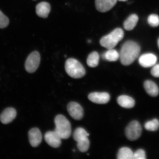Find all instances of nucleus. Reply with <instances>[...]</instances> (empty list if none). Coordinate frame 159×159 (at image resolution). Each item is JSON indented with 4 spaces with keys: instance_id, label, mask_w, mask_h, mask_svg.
I'll list each match as a JSON object with an SVG mask.
<instances>
[{
    "instance_id": "obj_1",
    "label": "nucleus",
    "mask_w": 159,
    "mask_h": 159,
    "mask_svg": "<svg viewBox=\"0 0 159 159\" xmlns=\"http://www.w3.org/2000/svg\"><path fill=\"white\" fill-rule=\"evenodd\" d=\"M140 47L134 41H129L125 43L121 48L119 58L123 65L128 66L134 62L139 56Z\"/></svg>"
},
{
    "instance_id": "obj_2",
    "label": "nucleus",
    "mask_w": 159,
    "mask_h": 159,
    "mask_svg": "<svg viewBox=\"0 0 159 159\" xmlns=\"http://www.w3.org/2000/svg\"><path fill=\"white\" fill-rule=\"evenodd\" d=\"M55 131L61 139H66L71 134V125L68 119L62 115H58L55 117Z\"/></svg>"
},
{
    "instance_id": "obj_3",
    "label": "nucleus",
    "mask_w": 159,
    "mask_h": 159,
    "mask_svg": "<svg viewBox=\"0 0 159 159\" xmlns=\"http://www.w3.org/2000/svg\"><path fill=\"white\" fill-rule=\"evenodd\" d=\"M122 29H115L108 34L104 36L100 40V45L107 49H113L124 37Z\"/></svg>"
},
{
    "instance_id": "obj_4",
    "label": "nucleus",
    "mask_w": 159,
    "mask_h": 159,
    "mask_svg": "<svg viewBox=\"0 0 159 159\" xmlns=\"http://www.w3.org/2000/svg\"><path fill=\"white\" fill-rule=\"evenodd\" d=\"M65 69L67 75L74 79H79L84 76L85 70L79 61L74 58H69L66 61Z\"/></svg>"
},
{
    "instance_id": "obj_5",
    "label": "nucleus",
    "mask_w": 159,
    "mask_h": 159,
    "mask_svg": "<svg viewBox=\"0 0 159 159\" xmlns=\"http://www.w3.org/2000/svg\"><path fill=\"white\" fill-rule=\"evenodd\" d=\"M142 128L138 121L134 120L129 123L125 129V134L129 140L134 141L140 138Z\"/></svg>"
},
{
    "instance_id": "obj_6",
    "label": "nucleus",
    "mask_w": 159,
    "mask_h": 159,
    "mask_svg": "<svg viewBox=\"0 0 159 159\" xmlns=\"http://www.w3.org/2000/svg\"><path fill=\"white\" fill-rule=\"evenodd\" d=\"M41 57L38 52H32L26 60L25 67L26 70L29 73H33L36 71L40 62Z\"/></svg>"
},
{
    "instance_id": "obj_7",
    "label": "nucleus",
    "mask_w": 159,
    "mask_h": 159,
    "mask_svg": "<svg viewBox=\"0 0 159 159\" xmlns=\"http://www.w3.org/2000/svg\"><path fill=\"white\" fill-rule=\"evenodd\" d=\"M67 110L70 116L75 120H80L83 118L84 111L79 103L75 102H69L67 105Z\"/></svg>"
},
{
    "instance_id": "obj_8",
    "label": "nucleus",
    "mask_w": 159,
    "mask_h": 159,
    "mask_svg": "<svg viewBox=\"0 0 159 159\" xmlns=\"http://www.w3.org/2000/svg\"><path fill=\"white\" fill-rule=\"evenodd\" d=\"M89 100L97 104H105L108 103L110 99V95L107 92H93L88 96Z\"/></svg>"
},
{
    "instance_id": "obj_9",
    "label": "nucleus",
    "mask_w": 159,
    "mask_h": 159,
    "mask_svg": "<svg viewBox=\"0 0 159 159\" xmlns=\"http://www.w3.org/2000/svg\"><path fill=\"white\" fill-rule=\"evenodd\" d=\"M61 138L55 131H49L45 135V139L48 144L52 148H57L61 146Z\"/></svg>"
},
{
    "instance_id": "obj_10",
    "label": "nucleus",
    "mask_w": 159,
    "mask_h": 159,
    "mask_svg": "<svg viewBox=\"0 0 159 159\" xmlns=\"http://www.w3.org/2000/svg\"><path fill=\"white\" fill-rule=\"evenodd\" d=\"M117 1L118 0H95V7L101 12H106L114 7Z\"/></svg>"
},
{
    "instance_id": "obj_11",
    "label": "nucleus",
    "mask_w": 159,
    "mask_h": 159,
    "mask_svg": "<svg viewBox=\"0 0 159 159\" xmlns=\"http://www.w3.org/2000/svg\"><path fill=\"white\" fill-rule=\"evenodd\" d=\"M30 144L34 148L38 146L42 140V135L41 131L37 128H33L29 133Z\"/></svg>"
},
{
    "instance_id": "obj_12",
    "label": "nucleus",
    "mask_w": 159,
    "mask_h": 159,
    "mask_svg": "<svg viewBox=\"0 0 159 159\" xmlns=\"http://www.w3.org/2000/svg\"><path fill=\"white\" fill-rule=\"evenodd\" d=\"M157 59L156 56L152 53H146L139 57V62L143 67H149L156 64Z\"/></svg>"
},
{
    "instance_id": "obj_13",
    "label": "nucleus",
    "mask_w": 159,
    "mask_h": 159,
    "mask_svg": "<svg viewBox=\"0 0 159 159\" xmlns=\"http://www.w3.org/2000/svg\"><path fill=\"white\" fill-rule=\"evenodd\" d=\"M16 111L13 108L5 109L0 115V120L3 124H7L11 122L16 116Z\"/></svg>"
},
{
    "instance_id": "obj_14",
    "label": "nucleus",
    "mask_w": 159,
    "mask_h": 159,
    "mask_svg": "<svg viewBox=\"0 0 159 159\" xmlns=\"http://www.w3.org/2000/svg\"><path fill=\"white\" fill-rule=\"evenodd\" d=\"M51 11V6L48 3L46 2H41L36 7V12L39 17L46 18Z\"/></svg>"
},
{
    "instance_id": "obj_15",
    "label": "nucleus",
    "mask_w": 159,
    "mask_h": 159,
    "mask_svg": "<svg viewBox=\"0 0 159 159\" xmlns=\"http://www.w3.org/2000/svg\"><path fill=\"white\" fill-rule=\"evenodd\" d=\"M117 102L121 107L126 108H132L134 107L135 104L134 98L126 95L119 96L117 99Z\"/></svg>"
},
{
    "instance_id": "obj_16",
    "label": "nucleus",
    "mask_w": 159,
    "mask_h": 159,
    "mask_svg": "<svg viewBox=\"0 0 159 159\" xmlns=\"http://www.w3.org/2000/svg\"><path fill=\"white\" fill-rule=\"evenodd\" d=\"M144 85L145 90L148 95L153 97L157 96L159 92L158 87L153 81L146 80L145 81Z\"/></svg>"
},
{
    "instance_id": "obj_17",
    "label": "nucleus",
    "mask_w": 159,
    "mask_h": 159,
    "mask_svg": "<svg viewBox=\"0 0 159 159\" xmlns=\"http://www.w3.org/2000/svg\"><path fill=\"white\" fill-rule=\"evenodd\" d=\"M138 20V16L136 15H131L124 22V28L127 30H131L136 26Z\"/></svg>"
},
{
    "instance_id": "obj_18",
    "label": "nucleus",
    "mask_w": 159,
    "mask_h": 159,
    "mask_svg": "<svg viewBox=\"0 0 159 159\" xmlns=\"http://www.w3.org/2000/svg\"><path fill=\"white\" fill-rule=\"evenodd\" d=\"M103 59L109 61H116L119 58V53L116 50L113 49H108V50L103 53Z\"/></svg>"
},
{
    "instance_id": "obj_19",
    "label": "nucleus",
    "mask_w": 159,
    "mask_h": 159,
    "mask_svg": "<svg viewBox=\"0 0 159 159\" xmlns=\"http://www.w3.org/2000/svg\"><path fill=\"white\" fill-rule=\"evenodd\" d=\"M134 152L128 147H123L119 151L117 154L118 159H133Z\"/></svg>"
},
{
    "instance_id": "obj_20",
    "label": "nucleus",
    "mask_w": 159,
    "mask_h": 159,
    "mask_svg": "<svg viewBox=\"0 0 159 159\" xmlns=\"http://www.w3.org/2000/svg\"><path fill=\"white\" fill-rule=\"evenodd\" d=\"M99 59L98 53L96 51L93 52L89 54L87 57V64L89 67H96L98 64Z\"/></svg>"
},
{
    "instance_id": "obj_21",
    "label": "nucleus",
    "mask_w": 159,
    "mask_h": 159,
    "mask_svg": "<svg viewBox=\"0 0 159 159\" xmlns=\"http://www.w3.org/2000/svg\"><path fill=\"white\" fill-rule=\"evenodd\" d=\"M144 127L147 130L155 131L157 130L159 128V120L155 118L152 120L148 121L145 123Z\"/></svg>"
},
{
    "instance_id": "obj_22",
    "label": "nucleus",
    "mask_w": 159,
    "mask_h": 159,
    "mask_svg": "<svg viewBox=\"0 0 159 159\" xmlns=\"http://www.w3.org/2000/svg\"><path fill=\"white\" fill-rule=\"evenodd\" d=\"M89 134L84 129L82 128H77L73 134V137L74 140L76 141L79 139L89 136Z\"/></svg>"
},
{
    "instance_id": "obj_23",
    "label": "nucleus",
    "mask_w": 159,
    "mask_h": 159,
    "mask_svg": "<svg viewBox=\"0 0 159 159\" xmlns=\"http://www.w3.org/2000/svg\"><path fill=\"white\" fill-rule=\"evenodd\" d=\"M149 24L153 27H157L159 25V17L158 15L152 14L148 18Z\"/></svg>"
},
{
    "instance_id": "obj_24",
    "label": "nucleus",
    "mask_w": 159,
    "mask_h": 159,
    "mask_svg": "<svg viewBox=\"0 0 159 159\" xmlns=\"http://www.w3.org/2000/svg\"><path fill=\"white\" fill-rule=\"evenodd\" d=\"M9 20L7 16L0 11V29H4L8 25Z\"/></svg>"
},
{
    "instance_id": "obj_25",
    "label": "nucleus",
    "mask_w": 159,
    "mask_h": 159,
    "mask_svg": "<svg viewBox=\"0 0 159 159\" xmlns=\"http://www.w3.org/2000/svg\"><path fill=\"white\" fill-rule=\"evenodd\" d=\"M146 153L142 149H139L134 153L133 159H146Z\"/></svg>"
},
{
    "instance_id": "obj_26",
    "label": "nucleus",
    "mask_w": 159,
    "mask_h": 159,
    "mask_svg": "<svg viewBox=\"0 0 159 159\" xmlns=\"http://www.w3.org/2000/svg\"><path fill=\"white\" fill-rule=\"evenodd\" d=\"M151 73L153 76L159 77V64L154 65L151 70Z\"/></svg>"
},
{
    "instance_id": "obj_27",
    "label": "nucleus",
    "mask_w": 159,
    "mask_h": 159,
    "mask_svg": "<svg viewBox=\"0 0 159 159\" xmlns=\"http://www.w3.org/2000/svg\"><path fill=\"white\" fill-rule=\"evenodd\" d=\"M118 1H119L125 2L127 0H118Z\"/></svg>"
},
{
    "instance_id": "obj_28",
    "label": "nucleus",
    "mask_w": 159,
    "mask_h": 159,
    "mask_svg": "<svg viewBox=\"0 0 159 159\" xmlns=\"http://www.w3.org/2000/svg\"><path fill=\"white\" fill-rule=\"evenodd\" d=\"M158 47L159 48V39H158Z\"/></svg>"
},
{
    "instance_id": "obj_29",
    "label": "nucleus",
    "mask_w": 159,
    "mask_h": 159,
    "mask_svg": "<svg viewBox=\"0 0 159 159\" xmlns=\"http://www.w3.org/2000/svg\"><path fill=\"white\" fill-rule=\"evenodd\" d=\"M34 1H35V0H34Z\"/></svg>"
}]
</instances>
